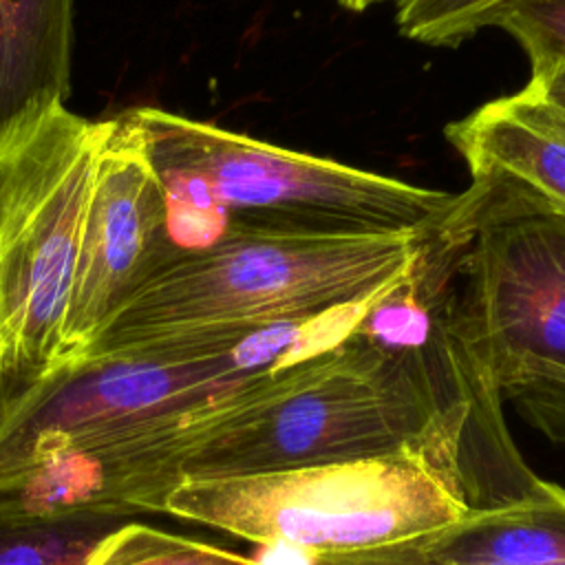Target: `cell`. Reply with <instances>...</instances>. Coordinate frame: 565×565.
I'll list each match as a JSON object with an SVG mask.
<instances>
[{"label":"cell","mask_w":565,"mask_h":565,"mask_svg":"<svg viewBox=\"0 0 565 565\" xmlns=\"http://www.w3.org/2000/svg\"><path fill=\"white\" fill-rule=\"evenodd\" d=\"M437 450L461 466V428L444 413L422 344L382 349L353 329L335 344L254 375L232 395L106 452L53 463L22 494L53 508L130 519L163 514L188 479ZM470 501V499H468Z\"/></svg>","instance_id":"cell-1"},{"label":"cell","mask_w":565,"mask_h":565,"mask_svg":"<svg viewBox=\"0 0 565 565\" xmlns=\"http://www.w3.org/2000/svg\"><path fill=\"white\" fill-rule=\"evenodd\" d=\"M428 236L307 234L227 221L214 238L181 247L150 276L84 355L168 333L358 311L411 276Z\"/></svg>","instance_id":"cell-2"},{"label":"cell","mask_w":565,"mask_h":565,"mask_svg":"<svg viewBox=\"0 0 565 565\" xmlns=\"http://www.w3.org/2000/svg\"><path fill=\"white\" fill-rule=\"evenodd\" d=\"M139 135L170 205L177 243L188 221L221 218L307 234H433L455 192L415 185L207 121L135 106Z\"/></svg>","instance_id":"cell-3"},{"label":"cell","mask_w":565,"mask_h":565,"mask_svg":"<svg viewBox=\"0 0 565 565\" xmlns=\"http://www.w3.org/2000/svg\"><path fill=\"white\" fill-rule=\"evenodd\" d=\"M296 349V329L271 324L243 342L170 333L73 360L0 417V492L22 490L53 463L106 452L196 413L287 364Z\"/></svg>","instance_id":"cell-4"},{"label":"cell","mask_w":565,"mask_h":565,"mask_svg":"<svg viewBox=\"0 0 565 565\" xmlns=\"http://www.w3.org/2000/svg\"><path fill=\"white\" fill-rule=\"evenodd\" d=\"M472 510L455 457L411 448L294 470L188 479L163 514L307 558L402 545Z\"/></svg>","instance_id":"cell-5"},{"label":"cell","mask_w":565,"mask_h":565,"mask_svg":"<svg viewBox=\"0 0 565 565\" xmlns=\"http://www.w3.org/2000/svg\"><path fill=\"white\" fill-rule=\"evenodd\" d=\"M108 126L53 102L0 130V417L64 364V322Z\"/></svg>","instance_id":"cell-6"},{"label":"cell","mask_w":565,"mask_h":565,"mask_svg":"<svg viewBox=\"0 0 565 565\" xmlns=\"http://www.w3.org/2000/svg\"><path fill=\"white\" fill-rule=\"evenodd\" d=\"M441 230L461 243L457 327L501 393L534 366L565 369V214L455 203Z\"/></svg>","instance_id":"cell-7"},{"label":"cell","mask_w":565,"mask_h":565,"mask_svg":"<svg viewBox=\"0 0 565 565\" xmlns=\"http://www.w3.org/2000/svg\"><path fill=\"white\" fill-rule=\"evenodd\" d=\"M179 249L166 188L139 135L121 115L110 117L64 322V364L82 358L135 291Z\"/></svg>","instance_id":"cell-8"},{"label":"cell","mask_w":565,"mask_h":565,"mask_svg":"<svg viewBox=\"0 0 565 565\" xmlns=\"http://www.w3.org/2000/svg\"><path fill=\"white\" fill-rule=\"evenodd\" d=\"M444 135L472 177L457 210L565 214V126L525 88L481 104Z\"/></svg>","instance_id":"cell-9"},{"label":"cell","mask_w":565,"mask_h":565,"mask_svg":"<svg viewBox=\"0 0 565 565\" xmlns=\"http://www.w3.org/2000/svg\"><path fill=\"white\" fill-rule=\"evenodd\" d=\"M406 545L426 565H565V488L539 479L525 497L472 508Z\"/></svg>","instance_id":"cell-10"},{"label":"cell","mask_w":565,"mask_h":565,"mask_svg":"<svg viewBox=\"0 0 565 565\" xmlns=\"http://www.w3.org/2000/svg\"><path fill=\"white\" fill-rule=\"evenodd\" d=\"M75 0H0V130L71 90Z\"/></svg>","instance_id":"cell-11"},{"label":"cell","mask_w":565,"mask_h":565,"mask_svg":"<svg viewBox=\"0 0 565 565\" xmlns=\"http://www.w3.org/2000/svg\"><path fill=\"white\" fill-rule=\"evenodd\" d=\"M126 521L0 492V565H82L95 545Z\"/></svg>","instance_id":"cell-12"},{"label":"cell","mask_w":565,"mask_h":565,"mask_svg":"<svg viewBox=\"0 0 565 565\" xmlns=\"http://www.w3.org/2000/svg\"><path fill=\"white\" fill-rule=\"evenodd\" d=\"M82 565H258L241 552L185 534L126 521L110 530Z\"/></svg>","instance_id":"cell-13"},{"label":"cell","mask_w":565,"mask_h":565,"mask_svg":"<svg viewBox=\"0 0 565 565\" xmlns=\"http://www.w3.org/2000/svg\"><path fill=\"white\" fill-rule=\"evenodd\" d=\"M510 0H397L395 26L406 40L428 46H457L490 29Z\"/></svg>","instance_id":"cell-14"},{"label":"cell","mask_w":565,"mask_h":565,"mask_svg":"<svg viewBox=\"0 0 565 565\" xmlns=\"http://www.w3.org/2000/svg\"><path fill=\"white\" fill-rule=\"evenodd\" d=\"M490 26L523 49L530 71L565 60V0H510Z\"/></svg>","instance_id":"cell-15"},{"label":"cell","mask_w":565,"mask_h":565,"mask_svg":"<svg viewBox=\"0 0 565 565\" xmlns=\"http://www.w3.org/2000/svg\"><path fill=\"white\" fill-rule=\"evenodd\" d=\"M519 415L552 441H565V369L534 366L503 386Z\"/></svg>","instance_id":"cell-16"},{"label":"cell","mask_w":565,"mask_h":565,"mask_svg":"<svg viewBox=\"0 0 565 565\" xmlns=\"http://www.w3.org/2000/svg\"><path fill=\"white\" fill-rule=\"evenodd\" d=\"M523 88L539 104L565 119V60L530 71V79Z\"/></svg>","instance_id":"cell-17"},{"label":"cell","mask_w":565,"mask_h":565,"mask_svg":"<svg viewBox=\"0 0 565 565\" xmlns=\"http://www.w3.org/2000/svg\"><path fill=\"white\" fill-rule=\"evenodd\" d=\"M309 565H424L406 543L355 552V554H340V556H318L311 558Z\"/></svg>","instance_id":"cell-18"},{"label":"cell","mask_w":565,"mask_h":565,"mask_svg":"<svg viewBox=\"0 0 565 565\" xmlns=\"http://www.w3.org/2000/svg\"><path fill=\"white\" fill-rule=\"evenodd\" d=\"M384 2H397V0H338V4L347 11H353V13H362V11H369L371 7L375 4H384Z\"/></svg>","instance_id":"cell-19"},{"label":"cell","mask_w":565,"mask_h":565,"mask_svg":"<svg viewBox=\"0 0 565 565\" xmlns=\"http://www.w3.org/2000/svg\"><path fill=\"white\" fill-rule=\"evenodd\" d=\"M547 110H550V108H547ZM554 115H556V113H554ZM556 117H558V115H556ZM558 119H561V124L565 126V119H563V117H558Z\"/></svg>","instance_id":"cell-20"}]
</instances>
